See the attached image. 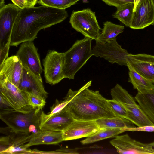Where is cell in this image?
I'll return each mask as SVG.
<instances>
[{
    "mask_svg": "<svg viewBox=\"0 0 154 154\" xmlns=\"http://www.w3.org/2000/svg\"><path fill=\"white\" fill-rule=\"evenodd\" d=\"M64 53L49 50L43 60L44 76L47 83L54 85L64 78Z\"/></svg>",
    "mask_w": 154,
    "mask_h": 154,
    "instance_id": "obj_9",
    "label": "cell"
},
{
    "mask_svg": "<svg viewBox=\"0 0 154 154\" xmlns=\"http://www.w3.org/2000/svg\"><path fill=\"white\" fill-rule=\"evenodd\" d=\"M0 95L16 110L27 113L33 108L29 104L26 93L9 81H0Z\"/></svg>",
    "mask_w": 154,
    "mask_h": 154,
    "instance_id": "obj_10",
    "label": "cell"
},
{
    "mask_svg": "<svg viewBox=\"0 0 154 154\" xmlns=\"http://www.w3.org/2000/svg\"><path fill=\"white\" fill-rule=\"evenodd\" d=\"M23 69L16 55L7 57L0 66V81H7L18 88Z\"/></svg>",
    "mask_w": 154,
    "mask_h": 154,
    "instance_id": "obj_18",
    "label": "cell"
},
{
    "mask_svg": "<svg viewBox=\"0 0 154 154\" xmlns=\"http://www.w3.org/2000/svg\"><path fill=\"white\" fill-rule=\"evenodd\" d=\"M68 16L65 9L43 5L21 9L12 28L10 46L33 41L40 30L63 22Z\"/></svg>",
    "mask_w": 154,
    "mask_h": 154,
    "instance_id": "obj_1",
    "label": "cell"
},
{
    "mask_svg": "<svg viewBox=\"0 0 154 154\" xmlns=\"http://www.w3.org/2000/svg\"><path fill=\"white\" fill-rule=\"evenodd\" d=\"M127 61L136 72L154 84V55L129 54Z\"/></svg>",
    "mask_w": 154,
    "mask_h": 154,
    "instance_id": "obj_16",
    "label": "cell"
},
{
    "mask_svg": "<svg viewBox=\"0 0 154 154\" xmlns=\"http://www.w3.org/2000/svg\"><path fill=\"white\" fill-rule=\"evenodd\" d=\"M154 22L153 0H140L133 12L129 27L134 29H143Z\"/></svg>",
    "mask_w": 154,
    "mask_h": 154,
    "instance_id": "obj_15",
    "label": "cell"
},
{
    "mask_svg": "<svg viewBox=\"0 0 154 154\" xmlns=\"http://www.w3.org/2000/svg\"><path fill=\"white\" fill-rule=\"evenodd\" d=\"M153 25H154V23H153Z\"/></svg>",
    "mask_w": 154,
    "mask_h": 154,
    "instance_id": "obj_41",
    "label": "cell"
},
{
    "mask_svg": "<svg viewBox=\"0 0 154 154\" xmlns=\"http://www.w3.org/2000/svg\"><path fill=\"white\" fill-rule=\"evenodd\" d=\"M90 81L79 90L69 89L64 98L69 101L66 106L75 120L95 121L116 116L111 109L108 100L98 91L88 89Z\"/></svg>",
    "mask_w": 154,
    "mask_h": 154,
    "instance_id": "obj_2",
    "label": "cell"
},
{
    "mask_svg": "<svg viewBox=\"0 0 154 154\" xmlns=\"http://www.w3.org/2000/svg\"><path fill=\"white\" fill-rule=\"evenodd\" d=\"M126 128H104L100 129L93 135L81 141L82 144H87L104 139L115 137L119 134L126 131Z\"/></svg>",
    "mask_w": 154,
    "mask_h": 154,
    "instance_id": "obj_24",
    "label": "cell"
},
{
    "mask_svg": "<svg viewBox=\"0 0 154 154\" xmlns=\"http://www.w3.org/2000/svg\"><path fill=\"white\" fill-rule=\"evenodd\" d=\"M109 104L112 111L116 116H120L127 119L126 109L119 103L112 100H108Z\"/></svg>",
    "mask_w": 154,
    "mask_h": 154,
    "instance_id": "obj_29",
    "label": "cell"
},
{
    "mask_svg": "<svg viewBox=\"0 0 154 154\" xmlns=\"http://www.w3.org/2000/svg\"><path fill=\"white\" fill-rule=\"evenodd\" d=\"M0 97L1 110L12 108L9 103L1 95H0Z\"/></svg>",
    "mask_w": 154,
    "mask_h": 154,
    "instance_id": "obj_36",
    "label": "cell"
},
{
    "mask_svg": "<svg viewBox=\"0 0 154 154\" xmlns=\"http://www.w3.org/2000/svg\"><path fill=\"white\" fill-rule=\"evenodd\" d=\"M41 110L35 108L23 113L13 108L3 109L0 111V118L16 132L36 133L40 130Z\"/></svg>",
    "mask_w": 154,
    "mask_h": 154,
    "instance_id": "obj_3",
    "label": "cell"
},
{
    "mask_svg": "<svg viewBox=\"0 0 154 154\" xmlns=\"http://www.w3.org/2000/svg\"><path fill=\"white\" fill-rule=\"evenodd\" d=\"M150 144L153 147H154V141L150 143Z\"/></svg>",
    "mask_w": 154,
    "mask_h": 154,
    "instance_id": "obj_40",
    "label": "cell"
},
{
    "mask_svg": "<svg viewBox=\"0 0 154 154\" xmlns=\"http://www.w3.org/2000/svg\"><path fill=\"white\" fill-rule=\"evenodd\" d=\"M0 132L7 136L1 137L0 153L32 154L26 143L28 142L31 136L23 132H16L8 127L0 128Z\"/></svg>",
    "mask_w": 154,
    "mask_h": 154,
    "instance_id": "obj_7",
    "label": "cell"
},
{
    "mask_svg": "<svg viewBox=\"0 0 154 154\" xmlns=\"http://www.w3.org/2000/svg\"><path fill=\"white\" fill-rule=\"evenodd\" d=\"M27 7L34 6L38 2V0H26Z\"/></svg>",
    "mask_w": 154,
    "mask_h": 154,
    "instance_id": "obj_37",
    "label": "cell"
},
{
    "mask_svg": "<svg viewBox=\"0 0 154 154\" xmlns=\"http://www.w3.org/2000/svg\"><path fill=\"white\" fill-rule=\"evenodd\" d=\"M13 3L20 9L27 7L26 0H11Z\"/></svg>",
    "mask_w": 154,
    "mask_h": 154,
    "instance_id": "obj_35",
    "label": "cell"
},
{
    "mask_svg": "<svg viewBox=\"0 0 154 154\" xmlns=\"http://www.w3.org/2000/svg\"><path fill=\"white\" fill-rule=\"evenodd\" d=\"M74 120L66 106L59 112L49 116L41 109L40 129L63 132Z\"/></svg>",
    "mask_w": 154,
    "mask_h": 154,
    "instance_id": "obj_14",
    "label": "cell"
},
{
    "mask_svg": "<svg viewBox=\"0 0 154 154\" xmlns=\"http://www.w3.org/2000/svg\"><path fill=\"white\" fill-rule=\"evenodd\" d=\"M100 128L94 121L75 120L63 132V141L90 136Z\"/></svg>",
    "mask_w": 154,
    "mask_h": 154,
    "instance_id": "obj_17",
    "label": "cell"
},
{
    "mask_svg": "<svg viewBox=\"0 0 154 154\" xmlns=\"http://www.w3.org/2000/svg\"><path fill=\"white\" fill-rule=\"evenodd\" d=\"M79 0H38L42 5L61 9H66L75 4Z\"/></svg>",
    "mask_w": 154,
    "mask_h": 154,
    "instance_id": "obj_27",
    "label": "cell"
},
{
    "mask_svg": "<svg viewBox=\"0 0 154 154\" xmlns=\"http://www.w3.org/2000/svg\"><path fill=\"white\" fill-rule=\"evenodd\" d=\"M126 131H139L148 132H154V125L126 128Z\"/></svg>",
    "mask_w": 154,
    "mask_h": 154,
    "instance_id": "obj_33",
    "label": "cell"
},
{
    "mask_svg": "<svg viewBox=\"0 0 154 154\" xmlns=\"http://www.w3.org/2000/svg\"><path fill=\"white\" fill-rule=\"evenodd\" d=\"M26 93L29 105L33 108L42 109L45 104V98L39 95Z\"/></svg>",
    "mask_w": 154,
    "mask_h": 154,
    "instance_id": "obj_28",
    "label": "cell"
},
{
    "mask_svg": "<svg viewBox=\"0 0 154 154\" xmlns=\"http://www.w3.org/2000/svg\"><path fill=\"white\" fill-rule=\"evenodd\" d=\"M16 55L23 68L38 77H41L42 68L38 48L32 41L21 44Z\"/></svg>",
    "mask_w": 154,
    "mask_h": 154,
    "instance_id": "obj_11",
    "label": "cell"
},
{
    "mask_svg": "<svg viewBox=\"0 0 154 154\" xmlns=\"http://www.w3.org/2000/svg\"><path fill=\"white\" fill-rule=\"evenodd\" d=\"M78 148L73 149H62L50 152H46L40 151V153H58V154H78Z\"/></svg>",
    "mask_w": 154,
    "mask_h": 154,
    "instance_id": "obj_32",
    "label": "cell"
},
{
    "mask_svg": "<svg viewBox=\"0 0 154 154\" xmlns=\"http://www.w3.org/2000/svg\"><path fill=\"white\" fill-rule=\"evenodd\" d=\"M95 122L100 128H124L135 127L134 124L128 119L119 116L99 119Z\"/></svg>",
    "mask_w": 154,
    "mask_h": 154,
    "instance_id": "obj_22",
    "label": "cell"
},
{
    "mask_svg": "<svg viewBox=\"0 0 154 154\" xmlns=\"http://www.w3.org/2000/svg\"><path fill=\"white\" fill-rule=\"evenodd\" d=\"M110 94L112 99L121 103L126 110L127 119L137 127L154 125L142 110L131 94L120 85L117 84Z\"/></svg>",
    "mask_w": 154,
    "mask_h": 154,
    "instance_id": "obj_5",
    "label": "cell"
},
{
    "mask_svg": "<svg viewBox=\"0 0 154 154\" xmlns=\"http://www.w3.org/2000/svg\"><path fill=\"white\" fill-rule=\"evenodd\" d=\"M134 7V3H129L117 7L112 17L119 20L125 26L129 27L133 17Z\"/></svg>",
    "mask_w": 154,
    "mask_h": 154,
    "instance_id": "obj_26",
    "label": "cell"
},
{
    "mask_svg": "<svg viewBox=\"0 0 154 154\" xmlns=\"http://www.w3.org/2000/svg\"><path fill=\"white\" fill-rule=\"evenodd\" d=\"M110 143L119 154H154V149L149 143L136 140L128 134L116 136Z\"/></svg>",
    "mask_w": 154,
    "mask_h": 154,
    "instance_id": "obj_12",
    "label": "cell"
},
{
    "mask_svg": "<svg viewBox=\"0 0 154 154\" xmlns=\"http://www.w3.org/2000/svg\"><path fill=\"white\" fill-rule=\"evenodd\" d=\"M127 66L129 69L128 82L138 92H144L150 89L154 86V83L139 74L129 65L127 64Z\"/></svg>",
    "mask_w": 154,
    "mask_h": 154,
    "instance_id": "obj_23",
    "label": "cell"
},
{
    "mask_svg": "<svg viewBox=\"0 0 154 154\" xmlns=\"http://www.w3.org/2000/svg\"><path fill=\"white\" fill-rule=\"evenodd\" d=\"M10 42H8L3 48L0 49V66L7 58L10 46Z\"/></svg>",
    "mask_w": 154,
    "mask_h": 154,
    "instance_id": "obj_34",
    "label": "cell"
},
{
    "mask_svg": "<svg viewBox=\"0 0 154 154\" xmlns=\"http://www.w3.org/2000/svg\"><path fill=\"white\" fill-rule=\"evenodd\" d=\"M69 102V101L65 99L61 101H59L56 99L55 103L51 108L50 112L46 114L47 115L49 116L59 112L66 106Z\"/></svg>",
    "mask_w": 154,
    "mask_h": 154,
    "instance_id": "obj_30",
    "label": "cell"
},
{
    "mask_svg": "<svg viewBox=\"0 0 154 154\" xmlns=\"http://www.w3.org/2000/svg\"><path fill=\"white\" fill-rule=\"evenodd\" d=\"M95 41L92 50V56L103 58L112 64L116 63L127 66V57L129 53L118 44L116 38L107 42Z\"/></svg>",
    "mask_w": 154,
    "mask_h": 154,
    "instance_id": "obj_8",
    "label": "cell"
},
{
    "mask_svg": "<svg viewBox=\"0 0 154 154\" xmlns=\"http://www.w3.org/2000/svg\"><path fill=\"white\" fill-rule=\"evenodd\" d=\"M79 1L80 0H79Z\"/></svg>",
    "mask_w": 154,
    "mask_h": 154,
    "instance_id": "obj_43",
    "label": "cell"
},
{
    "mask_svg": "<svg viewBox=\"0 0 154 154\" xmlns=\"http://www.w3.org/2000/svg\"><path fill=\"white\" fill-rule=\"evenodd\" d=\"M92 40L91 39L86 37L78 40L69 49L64 53V78L74 79L77 72L92 56Z\"/></svg>",
    "mask_w": 154,
    "mask_h": 154,
    "instance_id": "obj_4",
    "label": "cell"
},
{
    "mask_svg": "<svg viewBox=\"0 0 154 154\" xmlns=\"http://www.w3.org/2000/svg\"><path fill=\"white\" fill-rule=\"evenodd\" d=\"M20 9L13 3L0 9V49L10 42L14 24Z\"/></svg>",
    "mask_w": 154,
    "mask_h": 154,
    "instance_id": "obj_13",
    "label": "cell"
},
{
    "mask_svg": "<svg viewBox=\"0 0 154 154\" xmlns=\"http://www.w3.org/2000/svg\"><path fill=\"white\" fill-rule=\"evenodd\" d=\"M63 141V132L49 130H39L36 133H32L26 144L28 146L41 144H56Z\"/></svg>",
    "mask_w": 154,
    "mask_h": 154,
    "instance_id": "obj_20",
    "label": "cell"
},
{
    "mask_svg": "<svg viewBox=\"0 0 154 154\" xmlns=\"http://www.w3.org/2000/svg\"><path fill=\"white\" fill-rule=\"evenodd\" d=\"M5 5V0H0V9L2 8Z\"/></svg>",
    "mask_w": 154,
    "mask_h": 154,
    "instance_id": "obj_39",
    "label": "cell"
},
{
    "mask_svg": "<svg viewBox=\"0 0 154 154\" xmlns=\"http://www.w3.org/2000/svg\"><path fill=\"white\" fill-rule=\"evenodd\" d=\"M69 22L77 31L92 40H96L100 33L95 13L90 8L73 11Z\"/></svg>",
    "mask_w": 154,
    "mask_h": 154,
    "instance_id": "obj_6",
    "label": "cell"
},
{
    "mask_svg": "<svg viewBox=\"0 0 154 154\" xmlns=\"http://www.w3.org/2000/svg\"><path fill=\"white\" fill-rule=\"evenodd\" d=\"M103 28L96 40L102 42L109 41L116 38L119 34L123 32L124 28L123 26L109 21L103 23Z\"/></svg>",
    "mask_w": 154,
    "mask_h": 154,
    "instance_id": "obj_25",
    "label": "cell"
},
{
    "mask_svg": "<svg viewBox=\"0 0 154 154\" xmlns=\"http://www.w3.org/2000/svg\"><path fill=\"white\" fill-rule=\"evenodd\" d=\"M140 0H134V8L133 12L135 10V8L137 4L140 1Z\"/></svg>",
    "mask_w": 154,
    "mask_h": 154,
    "instance_id": "obj_38",
    "label": "cell"
},
{
    "mask_svg": "<svg viewBox=\"0 0 154 154\" xmlns=\"http://www.w3.org/2000/svg\"><path fill=\"white\" fill-rule=\"evenodd\" d=\"M106 4L117 8L129 3H134V0H101Z\"/></svg>",
    "mask_w": 154,
    "mask_h": 154,
    "instance_id": "obj_31",
    "label": "cell"
},
{
    "mask_svg": "<svg viewBox=\"0 0 154 154\" xmlns=\"http://www.w3.org/2000/svg\"><path fill=\"white\" fill-rule=\"evenodd\" d=\"M134 98L141 109L154 124V86L149 90L138 92Z\"/></svg>",
    "mask_w": 154,
    "mask_h": 154,
    "instance_id": "obj_21",
    "label": "cell"
},
{
    "mask_svg": "<svg viewBox=\"0 0 154 154\" xmlns=\"http://www.w3.org/2000/svg\"><path fill=\"white\" fill-rule=\"evenodd\" d=\"M154 1V0H153Z\"/></svg>",
    "mask_w": 154,
    "mask_h": 154,
    "instance_id": "obj_42",
    "label": "cell"
},
{
    "mask_svg": "<svg viewBox=\"0 0 154 154\" xmlns=\"http://www.w3.org/2000/svg\"><path fill=\"white\" fill-rule=\"evenodd\" d=\"M18 88L26 93L39 95L45 99L48 97L41 77L36 75L23 67Z\"/></svg>",
    "mask_w": 154,
    "mask_h": 154,
    "instance_id": "obj_19",
    "label": "cell"
}]
</instances>
